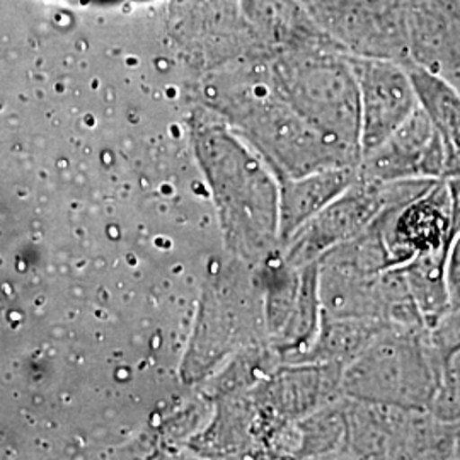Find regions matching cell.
Returning <instances> with one entry per match:
<instances>
[{
	"mask_svg": "<svg viewBox=\"0 0 460 460\" xmlns=\"http://www.w3.org/2000/svg\"><path fill=\"white\" fill-rule=\"evenodd\" d=\"M271 81L296 115L360 161V106L351 55L334 41L281 51Z\"/></svg>",
	"mask_w": 460,
	"mask_h": 460,
	"instance_id": "1",
	"label": "cell"
},
{
	"mask_svg": "<svg viewBox=\"0 0 460 460\" xmlns=\"http://www.w3.org/2000/svg\"><path fill=\"white\" fill-rule=\"evenodd\" d=\"M440 358L428 328H389L343 370L348 399L427 411L438 378Z\"/></svg>",
	"mask_w": 460,
	"mask_h": 460,
	"instance_id": "2",
	"label": "cell"
},
{
	"mask_svg": "<svg viewBox=\"0 0 460 460\" xmlns=\"http://www.w3.org/2000/svg\"><path fill=\"white\" fill-rule=\"evenodd\" d=\"M348 459H456V425L346 397Z\"/></svg>",
	"mask_w": 460,
	"mask_h": 460,
	"instance_id": "3",
	"label": "cell"
},
{
	"mask_svg": "<svg viewBox=\"0 0 460 460\" xmlns=\"http://www.w3.org/2000/svg\"><path fill=\"white\" fill-rule=\"evenodd\" d=\"M374 226L385 247L389 268H401L423 254L448 251L452 232L447 181H433L421 195L382 210Z\"/></svg>",
	"mask_w": 460,
	"mask_h": 460,
	"instance_id": "4",
	"label": "cell"
},
{
	"mask_svg": "<svg viewBox=\"0 0 460 460\" xmlns=\"http://www.w3.org/2000/svg\"><path fill=\"white\" fill-rule=\"evenodd\" d=\"M360 106L362 154L377 147L420 106L410 66L389 58L353 57Z\"/></svg>",
	"mask_w": 460,
	"mask_h": 460,
	"instance_id": "5",
	"label": "cell"
},
{
	"mask_svg": "<svg viewBox=\"0 0 460 460\" xmlns=\"http://www.w3.org/2000/svg\"><path fill=\"white\" fill-rule=\"evenodd\" d=\"M358 172L376 181L447 180L444 144L421 106L382 144L362 154Z\"/></svg>",
	"mask_w": 460,
	"mask_h": 460,
	"instance_id": "6",
	"label": "cell"
},
{
	"mask_svg": "<svg viewBox=\"0 0 460 460\" xmlns=\"http://www.w3.org/2000/svg\"><path fill=\"white\" fill-rule=\"evenodd\" d=\"M408 66L444 79L460 93V0H408Z\"/></svg>",
	"mask_w": 460,
	"mask_h": 460,
	"instance_id": "7",
	"label": "cell"
},
{
	"mask_svg": "<svg viewBox=\"0 0 460 460\" xmlns=\"http://www.w3.org/2000/svg\"><path fill=\"white\" fill-rule=\"evenodd\" d=\"M358 178V165L329 167L287 184L281 201V230L290 235L307 224Z\"/></svg>",
	"mask_w": 460,
	"mask_h": 460,
	"instance_id": "8",
	"label": "cell"
},
{
	"mask_svg": "<svg viewBox=\"0 0 460 460\" xmlns=\"http://www.w3.org/2000/svg\"><path fill=\"white\" fill-rule=\"evenodd\" d=\"M410 66L421 110L438 133L448 164V178L460 176V93L444 79L416 66Z\"/></svg>",
	"mask_w": 460,
	"mask_h": 460,
	"instance_id": "9",
	"label": "cell"
},
{
	"mask_svg": "<svg viewBox=\"0 0 460 460\" xmlns=\"http://www.w3.org/2000/svg\"><path fill=\"white\" fill-rule=\"evenodd\" d=\"M447 254L448 251L429 252L399 268L427 328L448 311Z\"/></svg>",
	"mask_w": 460,
	"mask_h": 460,
	"instance_id": "10",
	"label": "cell"
},
{
	"mask_svg": "<svg viewBox=\"0 0 460 460\" xmlns=\"http://www.w3.org/2000/svg\"><path fill=\"white\" fill-rule=\"evenodd\" d=\"M389 328L393 326L376 319L328 315L326 329L323 332V357L331 365L345 370Z\"/></svg>",
	"mask_w": 460,
	"mask_h": 460,
	"instance_id": "11",
	"label": "cell"
},
{
	"mask_svg": "<svg viewBox=\"0 0 460 460\" xmlns=\"http://www.w3.org/2000/svg\"><path fill=\"white\" fill-rule=\"evenodd\" d=\"M428 412L444 423L460 421V349L440 362L438 378L428 404Z\"/></svg>",
	"mask_w": 460,
	"mask_h": 460,
	"instance_id": "12",
	"label": "cell"
},
{
	"mask_svg": "<svg viewBox=\"0 0 460 460\" xmlns=\"http://www.w3.org/2000/svg\"><path fill=\"white\" fill-rule=\"evenodd\" d=\"M428 338L440 362L450 353L460 349V309H448L433 326L428 328Z\"/></svg>",
	"mask_w": 460,
	"mask_h": 460,
	"instance_id": "13",
	"label": "cell"
},
{
	"mask_svg": "<svg viewBox=\"0 0 460 460\" xmlns=\"http://www.w3.org/2000/svg\"><path fill=\"white\" fill-rule=\"evenodd\" d=\"M448 309H460V234L452 239L447 254Z\"/></svg>",
	"mask_w": 460,
	"mask_h": 460,
	"instance_id": "14",
	"label": "cell"
},
{
	"mask_svg": "<svg viewBox=\"0 0 460 460\" xmlns=\"http://www.w3.org/2000/svg\"><path fill=\"white\" fill-rule=\"evenodd\" d=\"M450 193V232L452 239L460 234V176L445 180Z\"/></svg>",
	"mask_w": 460,
	"mask_h": 460,
	"instance_id": "15",
	"label": "cell"
}]
</instances>
